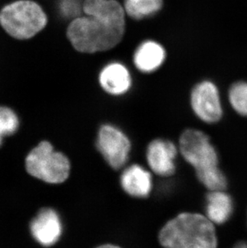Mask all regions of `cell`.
Segmentation results:
<instances>
[{"mask_svg": "<svg viewBox=\"0 0 247 248\" xmlns=\"http://www.w3.org/2000/svg\"><path fill=\"white\" fill-rule=\"evenodd\" d=\"M165 59V51L161 45L155 42H145L136 52L135 64L143 72H152L160 67Z\"/></svg>", "mask_w": 247, "mask_h": 248, "instance_id": "13", "label": "cell"}, {"mask_svg": "<svg viewBox=\"0 0 247 248\" xmlns=\"http://www.w3.org/2000/svg\"><path fill=\"white\" fill-rule=\"evenodd\" d=\"M28 173L48 183H61L70 173V162L63 154L54 150L47 141H42L34 148L26 159Z\"/></svg>", "mask_w": 247, "mask_h": 248, "instance_id": "5", "label": "cell"}, {"mask_svg": "<svg viewBox=\"0 0 247 248\" xmlns=\"http://www.w3.org/2000/svg\"><path fill=\"white\" fill-rule=\"evenodd\" d=\"M19 128V118L14 111L7 107L0 106V145L2 138L14 134Z\"/></svg>", "mask_w": 247, "mask_h": 248, "instance_id": "16", "label": "cell"}, {"mask_svg": "<svg viewBox=\"0 0 247 248\" xmlns=\"http://www.w3.org/2000/svg\"><path fill=\"white\" fill-rule=\"evenodd\" d=\"M31 232L34 239L43 246L56 244L62 234V223L58 214L52 209H43L31 222Z\"/></svg>", "mask_w": 247, "mask_h": 248, "instance_id": "8", "label": "cell"}, {"mask_svg": "<svg viewBox=\"0 0 247 248\" xmlns=\"http://www.w3.org/2000/svg\"><path fill=\"white\" fill-rule=\"evenodd\" d=\"M121 184L127 194L135 198H145L151 192V174L142 166L132 165L124 170Z\"/></svg>", "mask_w": 247, "mask_h": 248, "instance_id": "10", "label": "cell"}, {"mask_svg": "<svg viewBox=\"0 0 247 248\" xmlns=\"http://www.w3.org/2000/svg\"><path fill=\"white\" fill-rule=\"evenodd\" d=\"M103 89L112 95H121L128 91L131 79L128 70L121 63H111L104 68L100 76Z\"/></svg>", "mask_w": 247, "mask_h": 248, "instance_id": "11", "label": "cell"}, {"mask_svg": "<svg viewBox=\"0 0 247 248\" xmlns=\"http://www.w3.org/2000/svg\"><path fill=\"white\" fill-rule=\"evenodd\" d=\"M162 7V0H125L124 7L128 16L141 19L156 13Z\"/></svg>", "mask_w": 247, "mask_h": 248, "instance_id": "14", "label": "cell"}, {"mask_svg": "<svg viewBox=\"0 0 247 248\" xmlns=\"http://www.w3.org/2000/svg\"><path fill=\"white\" fill-rule=\"evenodd\" d=\"M233 248H247V244L245 242H239Z\"/></svg>", "mask_w": 247, "mask_h": 248, "instance_id": "18", "label": "cell"}, {"mask_svg": "<svg viewBox=\"0 0 247 248\" xmlns=\"http://www.w3.org/2000/svg\"><path fill=\"white\" fill-rule=\"evenodd\" d=\"M233 201L224 190L210 191L206 197L205 213L213 223L223 224L233 213Z\"/></svg>", "mask_w": 247, "mask_h": 248, "instance_id": "12", "label": "cell"}, {"mask_svg": "<svg viewBox=\"0 0 247 248\" xmlns=\"http://www.w3.org/2000/svg\"><path fill=\"white\" fill-rule=\"evenodd\" d=\"M165 248H217L215 226L200 214L182 213L167 222L159 234Z\"/></svg>", "mask_w": 247, "mask_h": 248, "instance_id": "2", "label": "cell"}, {"mask_svg": "<svg viewBox=\"0 0 247 248\" xmlns=\"http://www.w3.org/2000/svg\"><path fill=\"white\" fill-rule=\"evenodd\" d=\"M0 23L12 36L24 40L32 37L45 28L47 16L37 3L21 0L2 10Z\"/></svg>", "mask_w": 247, "mask_h": 248, "instance_id": "4", "label": "cell"}, {"mask_svg": "<svg viewBox=\"0 0 247 248\" xmlns=\"http://www.w3.org/2000/svg\"><path fill=\"white\" fill-rule=\"evenodd\" d=\"M96 146L108 164L115 170L122 168L128 161L130 141L117 127L103 125L99 131Z\"/></svg>", "mask_w": 247, "mask_h": 248, "instance_id": "6", "label": "cell"}, {"mask_svg": "<svg viewBox=\"0 0 247 248\" xmlns=\"http://www.w3.org/2000/svg\"><path fill=\"white\" fill-rule=\"evenodd\" d=\"M59 12L63 18H75L80 12V4L78 0H61L58 5Z\"/></svg>", "mask_w": 247, "mask_h": 248, "instance_id": "17", "label": "cell"}, {"mask_svg": "<svg viewBox=\"0 0 247 248\" xmlns=\"http://www.w3.org/2000/svg\"><path fill=\"white\" fill-rule=\"evenodd\" d=\"M193 109L201 120L215 123L221 119L222 106L217 88L211 82H203L194 89L191 96Z\"/></svg>", "mask_w": 247, "mask_h": 248, "instance_id": "7", "label": "cell"}, {"mask_svg": "<svg viewBox=\"0 0 247 248\" xmlns=\"http://www.w3.org/2000/svg\"><path fill=\"white\" fill-rule=\"evenodd\" d=\"M125 20L89 16L74 19L68 28V39L76 49L86 53L106 51L119 44Z\"/></svg>", "mask_w": 247, "mask_h": 248, "instance_id": "3", "label": "cell"}, {"mask_svg": "<svg viewBox=\"0 0 247 248\" xmlns=\"http://www.w3.org/2000/svg\"><path fill=\"white\" fill-rule=\"evenodd\" d=\"M179 147L183 157L194 166L198 179L208 190L226 189V177L218 168L217 151L208 136L196 129H188L180 138Z\"/></svg>", "mask_w": 247, "mask_h": 248, "instance_id": "1", "label": "cell"}, {"mask_svg": "<svg viewBox=\"0 0 247 248\" xmlns=\"http://www.w3.org/2000/svg\"><path fill=\"white\" fill-rule=\"evenodd\" d=\"M177 148L170 140L156 139L147 149V162L154 173L160 176H170L175 171Z\"/></svg>", "mask_w": 247, "mask_h": 248, "instance_id": "9", "label": "cell"}, {"mask_svg": "<svg viewBox=\"0 0 247 248\" xmlns=\"http://www.w3.org/2000/svg\"><path fill=\"white\" fill-rule=\"evenodd\" d=\"M229 99L238 114L247 117V83L238 82L231 87Z\"/></svg>", "mask_w": 247, "mask_h": 248, "instance_id": "15", "label": "cell"}, {"mask_svg": "<svg viewBox=\"0 0 247 248\" xmlns=\"http://www.w3.org/2000/svg\"><path fill=\"white\" fill-rule=\"evenodd\" d=\"M96 248H121L119 247L115 246V245H112V244H105V245H101V246L98 247Z\"/></svg>", "mask_w": 247, "mask_h": 248, "instance_id": "19", "label": "cell"}]
</instances>
